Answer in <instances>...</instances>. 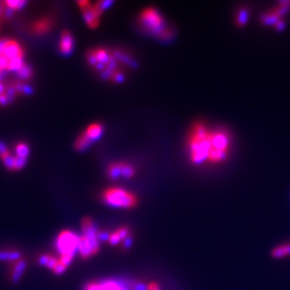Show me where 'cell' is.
I'll return each mask as SVG.
<instances>
[{"instance_id":"obj_1","label":"cell","mask_w":290,"mask_h":290,"mask_svg":"<svg viewBox=\"0 0 290 290\" xmlns=\"http://www.w3.org/2000/svg\"><path fill=\"white\" fill-rule=\"evenodd\" d=\"M212 129L203 122L193 125L187 139V151L191 163L201 166L207 163L211 149Z\"/></svg>"},{"instance_id":"obj_2","label":"cell","mask_w":290,"mask_h":290,"mask_svg":"<svg viewBox=\"0 0 290 290\" xmlns=\"http://www.w3.org/2000/svg\"><path fill=\"white\" fill-rule=\"evenodd\" d=\"M232 136L224 128L212 130L211 134V149L209 152L207 164L219 165L228 158L231 152Z\"/></svg>"},{"instance_id":"obj_3","label":"cell","mask_w":290,"mask_h":290,"mask_svg":"<svg viewBox=\"0 0 290 290\" xmlns=\"http://www.w3.org/2000/svg\"><path fill=\"white\" fill-rule=\"evenodd\" d=\"M139 22L145 30L163 39L172 37V31L166 28L163 16L154 8L145 9L140 15Z\"/></svg>"},{"instance_id":"obj_4","label":"cell","mask_w":290,"mask_h":290,"mask_svg":"<svg viewBox=\"0 0 290 290\" xmlns=\"http://www.w3.org/2000/svg\"><path fill=\"white\" fill-rule=\"evenodd\" d=\"M102 200L107 205L120 208H133L138 203L136 196L122 188L112 187L102 193Z\"/></svg>"},{"instance_id":"obj_5","label":"cell","mask_w":290,"mask_h":290,"mask_svg":"<svg viewBox=\"0 0 290 290\" xmlns=\"http://www.w3.org/2000/svg\"><path fill=\"white\" fill-rule=\"evenodd\" d=\"M78 244L79 237L69 230L60 232L55 240V247L60 256H74Z\"/></svg>"},{"instance_id":"obj_6","label":"cell","mask_w":290,"mask_h":290,"mask_svg":"<svg viewBox=\"0 0 290 290\" xmlns=\"http://www.w3.org/2000/svg\"><path fill=\"white\" fill-rule=\"evenodd\" d=\"M0 55H2L9 64L10 61L14 60L15 58L24 57V51L18 42H15L14 40H7V42L4 45L2 54Z\"/></svg>"},{"instance_id":"obj_7","label":"cell","mask_w":290,"mask_h":290,"mask_svg":"<svg viewBox=\"0 0 290 290\" xmlns=\"http://www.w3.org/2000/svg\"><path fill=\"white\" fill-rule=\"evenodd\" d=\"M58 49L61 54L69 55L73 49V38L69 30H64L61 33Z\"/></svg>"},{"instance_id":"obj_8","label":"cell","mask_w":290,"mask_h":290,"mask_svg":"<svg viewBox=\"0 0 290 290\" xmlns=\"http://www.w3.org/2000/svg\"><path fill=\"white\" fill-rule=\"evenodd\" d=\"M85 290H126L124 288L115 281H105L102 283H89Z\"/></svg>"},{"instance_id":"obj_9","label":"cell","mask_w":290,"mask_h":290,"mask_svg":"<svg viewBox=\"0 0 290 290\" xmlns=\"http://www.w3.org/2000/svg\"><path fill=\"white\" fill-rule=\"evenodd\" d=\"M53 26V22L50 18H42L31 26V31L36 35H43L47 33Z\"/></svg>"},{"instance_id":"obj_10","label":"cell","mask_w":290,"mask_h":290,"mask_svg":"<svg viewBox=\"0 0 290 290\" xmlns=\"http://www.w3.org/2000/svg\"><path fill=\"white\" fill-rule=\"evenodd\" d=\"M78 251L80 253V256L83 257L84 259H86L89 256L96 255L90 240L84 235L79 238Z\"/></svg>"},{"instance_id":"obj_11","label":"cell","mask_w":290,"mask_h":290,"mask_svg":"<svg viewBox=\"0 0 290 290\" xmlns=\"http://www.w3.org/2000/svg\"><path fill=\"white\" fill-rule=\"evenodd\" d=\"M26 270V262L24 260H17L12 263V267L10 270V277L13 283H17L23 275Z\"/></svg>"},{"instance_id":"obj_12","label":"cell","mask_w":290,"mask_h":290,"mask_svg":"<svg viewBox=\"0 0 290 290\" xmlns=\"http://www.w3.org/2000/svg\"><path fill=\"white\" fill-rule=\"evenodd\" d=\"M83 12L84 18L87 26L90 28H96L99 26L100 20H99V15L94 12L93 8L90 6H87L86 8L82 9Z\"/></svg>"},{"instance_id":"obj_13","label":"cell","mask_w":290,"mask_h":290,"mask_svg":"<svg viewBox=\"0 0 290 290\" xmlns=\"http://www.w3.org/2000/svg\"><path fill=\"white\" fill-rule=\"evenodd\" d=\"M85 133L89 138L91 139L92 142H94L102 136L103 133V127L100 123H93L86 128Z\"/></svg>"},{"instance_id":"obj_14","label":"cell","mask_w":290,"mask_h":290,"mask_svg":"<svg viewBox=\"0 0 290 290\" xmlns=\"http://www.w3.org/2000/svg\"><path fill=\"white\" fill-rule=\"evenodd\" d=\"M272 256L274 258H283L290 256V242L282 243L272 251Z\"/></svg>"},{"instance_id":"obj_15","label":"cell","mask_w":290,"mask_h":290,"mask_svg":"<svg viewBox=\"0 0 290 290\" xmlns=\"http://www.w3.org/2000/svg\"><path fill=\"white\" fill-rule=\"evenodd\" d=\"M20 257H21V254L17 251H13V250L0 251V261L14 263L17 260H20Z\"/></svg>"},{"instance_id":"obj_16","label":"cell","mask_w":290,"mask_h":290,"mask_svg":"<svg viewBox=\"0 0 290 290\" xmlns=\"http://www.w3.org/2000/svg\"><path fill=\"white\" fill-rule=\"evenodd\" d=\"M92 144L91 139L89 138L85 133L84 132L82 133L78 138L76 139L75 143H74V148L76 151H85L86 150L90 145Z\"/></svg>"},{"instance_id":"obj_17","label":"cell","mask_w":290,"mask_h":290,"mask_svg":"<svg viewBox=\"0 0 290 290\" xmlns=\"http://www.w3.org/2000/svg\"><path fill=\"white\" fill-rule=\"evenodd\" d=\"M281 20V15L278 14L276 10L269 12L267 14H263L261 17V22L264 25H273L275 26L277 22Z\"/></svg>"},{"instance_id":"obj_18","label":"cell","mask_w":290,"mask_h":290,"mask_svg":"<svg viewBox=\"0 0 290 290\" xmlns=\"http://www.w3.org/2000/svg\"><path fill=\"white\" fill-rule=\"evenodd\" d=\"M57 261H58V259H56L55 257L50 256V255H42V256H40V258H39V263L41 265L45 266L47 269L52 270V271L55 269Z\"/></svg>"},{"instance_id":"obj_19","label":"cell","mask_w":290,"mask_h":290,"mask_svg":"<svg viewBox=\"0 0 290 290\" xmlns=\"http://www.w3.org/2000/svg\"><path fill=\"white\" fill-rule=\"evenodd\" d=\"M107 176L112 180H117L121 176L120 163H114L107 168Z\"/></svg>"},{"instance_id":"obj_20","label":"cell","mask_w":290,"mask_h":290,"mask_svg":"<svg viewBox=\"0 0 290 290\" xmlns=\"http://www.w3.org/2000/svg\"><path fill=\"white\" fill-rule=\"evenodd\" d=\"M0 159L3 162V165L5 166V167L8 170H10V171L15 170V156L12 155L11 152L8 153V154H6V155H4Z\"/></svg>"},{"instance_id":"obj_21","label":"cell","mask_w":290,"mask_h":290,"mask_svg":"<svg viewBox=\"0 0 290 290\" xmlns=\"http://www.w3.org/2000/svg\"><path fill=\"white\" fill-rule=\"evenodd\" d=\"M94 51H95L97 60H98L99 63L107 65L110 62V55L107 53V51H105L104 49H97V50H94Z\"/></svg>"},{"instance_id":"obj_22","label":"cell","mask_w":290,"mask_h":290,"mask_svg":"<svg viewBox=\"0 0 290 290\" xmlns=\"http://www.w3.org/2000/svg\"><path fill=\"white\" fill-rule=\"evenodd\" d=\"M120 168H121V176L126 179H132L136 174V169L127 163H120Z\"/></svg>"},{"instance_id":"obj_23","label":"cell","mask_w":290,"mask_h":290,"mask_svg":"<svg viewBox=\"0 0 290 290\" xmlns=\"http://www.w3.org/2000/svg\"><path fill=\"white\" fill-rule=\"evenodd\" d=\"M27 4V1H18V0H7L4 2L5 7L12 11H17L22 9Z\"/></svg>"},{"instance_id":"obj_24","label":"cell","mask_w":290,"mask_h":290,"mask_svg":"<svg viewBox=\"0 0 290 290\" xmlns=\"http://www.w3.org/2000/svg\"><path fill=\"white\" fill-rule=\"evenodd\" d=\"M112 4H113L112 1H99V2H97L96 4L92 8H93L94 12L99 16H101L107 8H109V6H111Z\"/></svg>"},{"instance_id":"obj_25","label":"cell","mask_w":290,"mask_h":290,"mask_svg":"<svg viewBox=\"0 0 290 290\" xmlns=\"http://www.w3.org/2000/svg\"><path fill=\"white\" fill-rule=\"evenodd\" d=\"M249 13L248 10L246 9H240L239 13L237 14V19L236 22L239 26H244L248 22Z\"/></svg>"},{"instance_id":"obj_26","label":"cell","mask_w":290,"mask_h":290,"mask_svg":"<svg viewBox=\"0 0 290 290\" xmlns=\"http://www.w3.org/2000/svg\"><path fill=\"white\" fill-rule=\"evenodd\" d=\"M17 74L22 80H28L32 76V69L27 64H24L17 70Z\"/></svg>"},{"instance_id":"obj_27","label":"cell","mask_w":290,"mask_h":290,"mask_svg":"<svg viewBox=\"0 0 290 290\" xmlns=\"http://www.w3.org/2000/svg\"><path fill=\"white\" fill-rule=\"evenodd\" d=\"M15 151H16V156L22 157V158H28V153H29V149H28V145H26L25 143H19L16 145L15 147Z\"/></svg>"},{"instance_id":"obj_28","label":"cell","mask_w":290,"mask_h":290,"mask_svg":"<svg viewBox=\"0 0 290 290\" xmlns=\"http://www.w3.org/2000/svg\"><path fill=\"white\" fill-rule=\"evenodd\" d=\"M121 240H122V239H121L120 236H119V232H118L117 230H116L115 232L111 233L110 235H109L108 241H109V243H110L111 245H117V244H119Z\"/></svg>"},{"instance_id":"obj_29","label":"cell","mask_w":290,"mask_h":290,"mask_svg":"<svg viewBox=\"0 0 290 290\" xmlns=\"http://www.w3.org/2000/svg\"><path fill=\"white\" fill-rule=\"evenodd\" d=\"M27 164V158H22L19 156H15V171L21 170Z\"/></svg>"},{"instance_id":"obj_30","label":"cell","mask_w":290,"mask_h":290,"mask_svg":"<svg viewBox=\"0 0 290 290\" xmlns=\"http://www.w3.org/2000/svg\"><path fill=\"white\" fill-rule=\"evenodd\" d=\"M87 61H88V63H89L91 66L96 67V65L99 62H98V60H97L95 51H90V52L87 54Z\"/></svg>"},{"instance_id":"obj_31","label":"cell","mask_w":290,"mask_h":290,"mask_svg":"<svg viewBox=\"0 0 290 290\" xmlns=\"http://www.w3.org/2000/svg\"><path fill=\"white\" fill-rule=\"evenodd\" d=\"M66 269L67 268L58 260L56 266L55 267V269L53 270V272H54V273H55V274H61V273H63L66 271Z\"/></svg>"},{"instance_id":"obj_32","label":"cell","mask_w":290,"mask_h":290,"mask_svg":"<svg viewBox=\"0 0 290 290\" xmlns=\"http://www.w3.org/2000/svg\"><path fill=\"white\" fill-rule=\"evenodd\" d=\"M123 78H124V76H123V74L120 73V72H114V74H113L112 77H111V79H113L115 82H118V83L122 82V81H123Z\"/></svg>"},{"instance_id":"obj_33","label":"cell","mask_w":290,"mask_h":290,"mask_svg":"<svg viewBox=\"0 0 290 290\" xmlns=\"http://www.w3.org/2000/svg\"><path fill=\"white\" fill-rule=\"evenodd\" d=\"M8 153H10V152H9V150H8L7 146H6V145H5L3 142H1V141H0V158H1V157H3L4 155L8 154Z\"/></svg>"},{"instance_id":"obj_34","label":"cell","mask_w":290,"mask_h":290,"mask_svg":"<svg viewBox=\"0 0 290 290\" xmlns=\"http://www.w3.org/2000/svg\"><path fill=\"white\" fill-rule=\"evenodd\" d=\"M11 102L10 100L8 99V97L6 96V94L4 93L3 95H0V105L4 106V105H7L9 104Z\"/></svg>"},{"instance_id":"obj_35","label":"cell","mask_w":290,"mask_h":290,"mask_svg":"<svg viewBox=\"0 0 290 290\" xmlns=\"http://www.w3.org/2000/svg\"><path fill=\"white\" fill-rule=\"evenodd\" d=\"M148 290H160V288L157 283H152L148 286Z\"/></svg>"},{"instance_id":"obj_36","label":"cell","mask_w":290,"mask_h":290,"mask_svg":"<svg viewBox=\"0 0 290 290\" xmlns=\"http://www.w3.org/2000/svg\"><path fill=\"white\" fill-rule=\"evenodd\" d=\"M275 28H276L278 30H282V29H284V28H285V23H284L282 20H279V21L277 22L276 25H275Z\"/></svg>"},{"instance_id":"obj_37","label":"cell","mask_w":290,"mask_h":290,"mask_svg":"<svg viewBox=\"0 0 290 290\" xmlns=\"http://www.w3.org/2000/svg\"><path fill=\"white\" fill-rule=\"evenodd\" d=\"M7 40H8V39H3V38H1V39H0V55L2 54V51H3L4 45H5V43H6V42H7Z\"/></svg>"},{"instance_id":"obj_38","label":"cell","mask_w":290,"mask_h":290,"mask_svg":"<svg viewBox=\"0 0 290 290\" xmlns=\"http://www.w3.org/2000/svg\"><path fill=\"white\" fill-rule=\"evenodd\" d=\"M6 91V85L2 82H0V95H3Z\"/></svg>"},{"instance_id":"obj_39","label":"cell","mask_w":290,"mask_h":290,"mask_svg":"<svg viewBox=\"0 0 290 290\" xmlns=\"http://www.w3.org/2000/svg\"><path fill=\"white\" fill-rule=\"evenodd\" d=\"M131 242H132V239H130V238H127L126 239L124 240V248H129L130 247V244H131Z\"/></svg>"},{"instance_id":"obj_40","label":"cell","mask_w":290,"mask_h":290,"mask_svg":"<svg viewBox=\"0 0 290 290\" xmlns=\"http://www.w3.org/2000/svg\"><path fill=\"white\" fill-rule=\"evenodd\" d=\"M2 12H3V7L0 6V18L2 17Z\"/></svg>"}]
</instances>
